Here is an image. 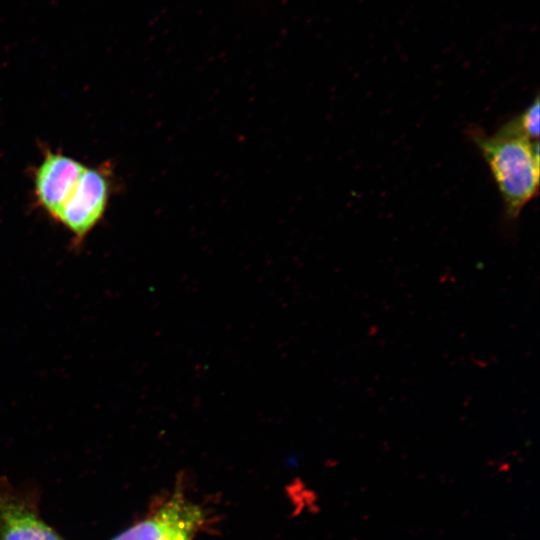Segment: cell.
Returning a JSON list of instances; mask_svg holds the SVG:
<instances>
[{"mask_svg":"<svg viewBox=\"0 0 540 540\" xmlns=\"http://www.w3.org/2000/svg\"><path fill=\"white\" fill-rule=\"evenodd\" d=\"M499 129L526 137L532 141L539 138V97L526 107L519 115L502 125Z\"/></svg>","mask_w":540,"mask_h":540,"instance_id":"cell-6","label":"cell"},{"mask_svg":"<svg viewBox=\"0 0 540 540\" xmlns=\"http://www.w3.org/2000/svg\"><path fill=\"white\" fill-rule=\"evenodd\" d=\"M500 192L505 213L515 219L538 193L539 143L501 129L494 135L470 133Z\"/></svg>","mask_w":540,"mask_h":540,"instance_id":"cell-1","label":"cell"},{"mask_svg":"<svg viewBox=\"0 0 540 540\" xmlns=\"http://www.w3.org/2000/svg\"><path fill=\"white\" fill-rule=\"evenodd\" d=\"M0 540H63L29 508L0 497Z\"/></svg>","mask_w":540,"mask_h":540,"instance_id":"cell-5","label":"cell"},{"mask_svg":"<svg viewBox=\"0 0 540 540\" xmlns=\"http://www.w3.org/2000/svg\"><path fill=\"white\" fill-rule=\"evenodd\" d=\"M86 166L60 152L47 151L34 175L37 203L56 219Z\"/></svg>","mask_w":540,"mask_h":540,"instance_id":"cell-4","label":"cell"},{"mask_svg":"<svg viewBox=\"0 0 540 540\" xmlns=\"http://www.w3.org/2000/svg\"><path fill=\"white\" fill-rule=\"evenodd\" d=\"M110 171L86 167L55 220L73 235L79 246L102 219L112 192Z\"/></svg>","mask_w":540,"mask_h":540,"instance_id":"cell-2","label":"cell"},{"mask_svg":"<svg viewBox=\"0 0 540 540\" xmlns=\"http://www.w3.org/2000/svg\"><path fill=\"white\" fill-rule=\"evenodd\" d=\"M203 516L196 504L176 493L150 517L112 540H192Z\"/></svg>","mask_w":540,"mask_h":540,"instance_id":"cell-3","label":"cell"}]
</instances>
